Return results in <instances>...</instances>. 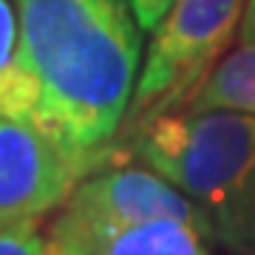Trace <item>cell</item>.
I'll return each mask as SVG.
<instances>
[{
    "instance_id": "6",
    "label": "cell",
    "mask_w": 255,
    "mask_h": 255,
    "mask_svg": "<svg viewBox=\"0 0 255 255\" xmlns=\"http://www.w3.org/2000/svg\"><path fill=\"white\" fill-rule=\"evenodd\" d=\"M207 241L196 224L179 219L102 224L57 213L46 230V255H213Z\"/></svg>"
},
{
    "instance_id": "11",
    "label": "cell",
    "mask_w": 255,
    "mask_h": 255,
    "mask_svg": "<svg viewBox=\"0 0 255 255\" xmlns=\"http://www.w3.org/2000/svg\"><path fill=\"white\" fill-rule=\"evenodd\" d=\"M241 43H255V0H247L244 20H241V31H238Z\"/></svg>"
},
{
    "instance_id": "2",
    "label": "cell",
    "mask_w": 255,
    "mask_h": 255,
    "mask_svg": "<svg viewBox=\"0 0 255 255\" xmlns=\"http://www.w3.org/2000/svg\"><path fill=\"white\" fill-rule=\"evenodd\" d=\"M130 153L176 184L230 255H255V114L170 111L128 139Z\"/></svg>"
},
{
    "instance_id": "3",
    "label": "cell",
    "mask_w": 255,
    "mask_h": 255,
    "mask_svg": "<svg viewBox=\"0 0 255 255\" xmlns=\"http://www.w3.org/2000/svg\"><path fill=\"white\" fill-rule=\"evenodd\" d=\"M244 9L247 0H176L153 28L119 136L130 139L150 119L187 105L241 31Z\"/></svg>"
},
{
    "instance_id": "4",
    "label": "cell",
    "mask_w": 255,
    "mask_h": 255,
    "mask_svg": "<svg viewBox=\"0 0 255 255\" xmlns=\"http://www.w3.org/2000/svg\"><path fill=\"white\" fill-rule=\"evenodd\" d=\"M82 176L48 133L0 114V230L40 224L63 207Z\"/></svg>"
},
{
    "instance_id": "10",
    "label": "cell",
    "mask_w": 255,
    "mask_h": 255,
    "mask_svg": "<svg viewBox=\"0 0 255 255\" xmlns=\"http://www.w3.org/2000/svg\"><path fill=\"white\" fill-rule=\"evenodd\" d=\"M128 3L133 9V17H136L139 28L142 31H153L164 20V14L170 11V6L176 0H128Z\"/></svg>"
},
{
    "instance_id": "7",
    "label": "cell",
    "mask_w": 255,
    "mask_h": 255,
    "mask_svg": "<svg viewBox=\"0 0 255 255\" xmlns=\"http://www.w3.org/2000/svg\"><path fill=\"white\" fill-rule=\"evenodd\" d=\"M40 85L23 57V34L14 0H0V114L34 125Z\"/></svg>"
},
{
    "instance_id": "9",
    "label": "cell",
    "mask_w": 255,
    "mask_h": 255,
    "mask_svg": "<svg viewBox=\"0 0 255 255\" xmlns=\"http://www.w3.org/2000/svg\"><path fill=\"white\" fill-rule=\"evenodd\" d=\"M37 227L40 224L0 230V255H46V236Z\"/></svg>"
},
{
    "instance_id": "8",
    "label": "cell",
    "mask_w": 255,
    "mask_h": 255,
    "mask_svg": "<svg viewBox=\"0 0 255 255\" xmlns=\"http://www.w3.org/2000/svg\"><path fill=\"white\" fill-rule=\"evenodd\" d=\"M182 111H241L255 114V43L227 51L201 80Z\"/></svg>"
},
{
    "instance_id": "1",
    "label": "cell",
    "mask_w": 255,
    "mask_h": 255,
    "mask_svg": "<svg viewBox=\"0 0 255 255\" xmlns=\"http://www.w3.org/2000/svg\"><path fill=\"white\" fill-rule=\"evenodd\" d=\"M40 85L34 125L88 176L119 153L142 37L128 0H14Z\"/></svg>"
},
{
    "instance_id": "5",
    "label": "cell",
    "mask_w": 255,
    "mask_h": 255,
    "mask_svg": "<svg viewBox=\"0 0 255 255\" xmlns=\"http://www.w3.org/2000/svg\"><path fill=\"white\" fill-rule=\"evenodd\" d=\"M60 216L74 221H102V224L179 219L196 224L207 236L204 219L196 204L147 164L145 167L105 164L100 170L82 176L60 207Z\"/></svg>"
}]
</instances>
